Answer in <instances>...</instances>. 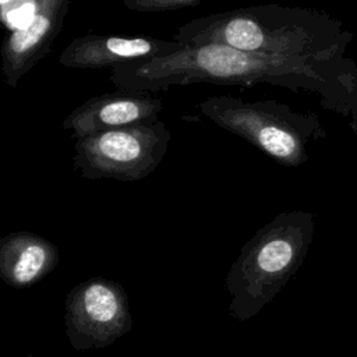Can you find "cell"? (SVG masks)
<instances>
[{"label": "cell", "instance_id": "6da1fadb", "mask_svg": "<svg viewBox=\"0 0 357 357\" xmlns=\"http://www.w3.org/2000/svg\"><path fill=\"white\" fill-rule=\"evenodd\" d=\"M173 40L264 54L342 59L353 33L337 18L314 8L261 4L194 18L178 28Z\"/></svg>", "mask_w": 357, "mask_h": 357}, {"label": "cell", "instance_id": "7a4b0ae2", "mask_svg": "<svg viewBox=\"0 0 357 357\" xmlns=\"http://www.w3.org/2000/svg\"><path fill=\"white\" fill-rule=\"evenodd\" d=\"M315 233V215L286 211L265 223L240 250L226 275L229 314L245 322L259 314L303 265Z\"/></svg>", "mask_w": 357, "mask_h": 357}, {"label": "cell", "instance_id": "3957f363", "mask_svg": "<svg viewBox=\"0 0 357 357\" xmlns=\"http://www.w3.org/2000/svg\"><path fill=\"white\" fill-rule=\"evenodd\" d=\"M198 110L220 128L233 132L278 163L297 167L307 162V145L326 137L317 114L294 112L276 100H244L216 95L198 103Z\"/></svg>", "mask_w": 357, "mask_h": 357}, {"label": "cell", "instance_id": "277c9868", "mask_svg": "<svg viewBox=\"0 0 357 357\" xmlns=\"http://www.w3.org/2000/svg\"><path fill=\"white\" fill-rule=\"evenodd\" d=\"M172 134L160 120L75 139L74 166L85 178L138 181L162 162Z\"/></svg>", "mask_w": 357, "mask_h": 357}, {"label": "cell", "instance_id": "5b68a950", "mask_svg": "<svg viewBox=\"0 0 357 357\" xmlns=\"http://www.w3.org/2000/svg\"><path fill=\"white\" fill-rule=\"evenodd\" d=\"M64 324L67 339L75 350L110 346L132 328L124 287L99 276L78 283L66 297Z\"/></svg>", "mask_w": 357, "mask_h": 357}, {"label": "cell", "instance_id": "8992f818", "mask_svg": "<svg viewBox=\"0 0 357 357\" xmlns=\"http://www.w3.org/2000/svg\"><path fill=\"white\" fill-rule=\"evenodd\" d=\"M163 109L159 98L149 92L119 89L84 102L63 120V128L79 139L96 132L159 120Z\"/></svg>", "mask_w": 357, "mask_h": 357}, {"label": "cell", "instance_id": "52a82bcc", "mask_svg": "<svg viewBox=\"0 0 357 357\" xmlns=\"http://www.w3.org/2000/svg\"><path fill=\"white\" fill-rule=\"evenodd\" d=\"M70 0H36L31 21L4 38L1 70L4 81L17 86L20 79L50 50L61 31Z\"/></svg>", "mask_w": 357, "mask_h": 357}, {"label": "cell", "instance_id": "ba28073f", "mask_svg": "<svg viewBox=\"0 0 357 357\" xmlns=\"http://www.w3.org/2000/svg\"><path fill=\"white\" fill-rule=\"evenodd\" d=\"M176 40L151 36L84 35L73 39L59 61L67 68H103L145 60L178 49Z\"/></svg>", "mask_w": 357, "mask_h": 357}, {"label": "cell", "instance_id": "9c48e42d", "mask_svg": "<svg viewBox=\"0 0 357 357\" xmlns=\"http://www.w3.org/2000/svg\"><path fill=\"white\" fill-rule=\"evenodd\" d=\"M59 251L32 231H14L0 238V279L13 289L36 284L54 271Z\"/></svg>", "mask_w": 357, "mask_h": 357}, {"label": "cell", "instance_id": "30bf717a", "mask_svg": "<svg viewBox=\"0 0 357 357\" xmlns=\"http://www.w3.org/2000/svg\"><path fill=\"white\" fill-rule=\"evenodd\" d=\"M123 4L138 13H160L197 6L204 0H121Z\"/></svg>", "mask_w": 357, "mask_h": 357}, {"label": "cell", "instance_id": "8fae6325", "mask_svg": "<svg viewBox=\"0 0 357 357\" xmlns=\"http://www.w3.org/2000/svg\"><path fill=\"white\" fill-rule=\"evenodd\" d=\"M350 127L357 132V82L354 88V98H353V107H351V117H350Z\"/></svg>", "mask_w": 357, "mask_h": 357}, {"label": "cell", "instance_id": "7c38bea8", "mask_svg": "<svg viewBox=\"0 0 357 357\" xmlns=\"http://www.w3.org/2000/svg\"><path fill=\"white\" fill-rule=\"evenodd\" d=\"M10 0H0V7H3L4 4H7Z\"/></svg>", "mask_w": 357, "mask_h": 357}, {"label": "cell", "instance_id": "4fadbf2b", "mask_svg": "<svg viewBox=\"0 0 357 357\" xmlns=\"http://www.w3.org/2000/svg\"><path fill=\"white\" fill-rule=\"evenodd\" d=\"M29 357H32V356H29Z\"/></svg>", "mask_w": 357, "mask_h": 357}]
</instances>
